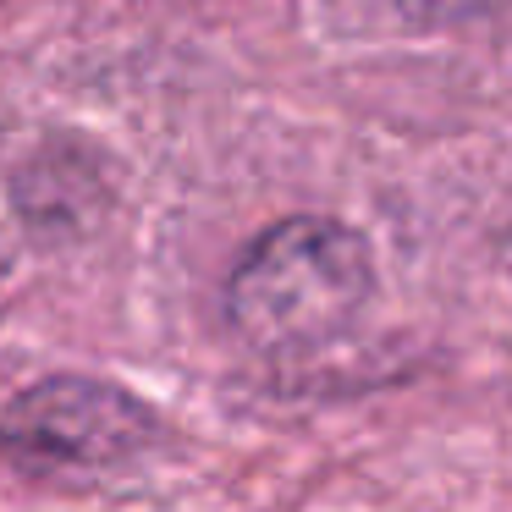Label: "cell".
I'll use <instances>...</instances> for the list:
<instances>
[{"instance_id": "obj_2", "label": "cell", "mask_w": 512, "mask_h": 512, "mask_svg": "<svg viewBox=\"0 0 512 512\" xmlns=\"http://www.w3.org/2000/svg\"><path fill=\"white\" fill-rule=\"evenodd\" d=\"M160 441V413L100 375H45L0 408V457L45 485H89Z\"/></svg>"}, {"instance_id": "obj_3", "label": "cell", "mask_w": 512, "mask_h": 512, "mask_svg": "<svg viewBox=\"0 0 512 512\" xmlns=\"http://www.w3.org/2000/svg\"><path fill=\"white\" fill-rule=\"evenodd\" d=\"M512 0H397V12L413 23L435 28V23H474V17H496Z\"/></svg>"}, {"instance_id": "obj_1", "label": "cell", "mask_w": 512, "mask_h": 512, "mask_svg": "<svg viewBox=\"0 0 512 512\" xmlns=\"http://www.w3.org/2000/svg\"><path fill=\"white\" fill-rule=\"evenodd\" d=\"M375 298V254L364 232L331 215H287L265 226L221 292L226 325L254 353H314L364 320Z\"/></svg>"}]
</instances>
